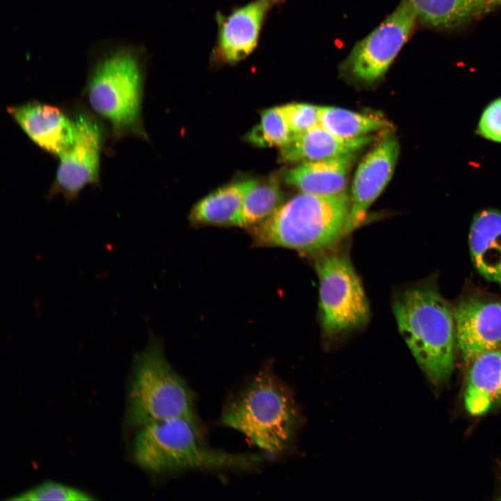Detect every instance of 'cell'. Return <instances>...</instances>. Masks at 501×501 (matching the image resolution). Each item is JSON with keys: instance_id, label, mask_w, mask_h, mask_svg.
<instances>
[{"instance_id": "10", "label": "cell", "mask_w": 501, "mask_h": 501, "mask_svg": "<svg viewBox=\"0 0 501 501\" xmlns=\"http://www.w3.org/2000/svg\"><path fill=\"white\" fill-rule=\"evenodd\" d=\"M399 154V144L385 135L366 154L358 166L351 188L346 234L360 226L367 212L390 180Z\"/></svg>"}, {"instance_id": "13", "label": "cell", "mask_w": 501, "mask_h": 501, "mask_svg": "<svg viewBox=\"0 0 501 501\" xmlns=\"http://www.w3.org/2000/svg\"><path fill=\"white\" fill-rule=\"evenodd\" d=\"M8 112L35 144L59 158L75 141L74 119L68 118L56 106L29 102L10 106Z\"/></svg>"}, {"instance_id": "12", "label": "cell", "mask_w": 501, "mask_h": 501, "mask_svg": "<svg viewBox=\"0 0 501 501\" xmlns=\"http://www.w3.org/2000/svg\"><path fill=\"white\" fill-rule=\"evenodd\" d=\"M453 315L456 344L466 363L501 346V300L468 298L457 304Z\"/></svg>"}, {"instance_id": "6", "label": "cell", "mask_w": 501, "mask_h": 501, "mask_svg": "<svg viewBox=\"0 0 501 501\" xmlns=\"http://www.w3.org/2000/svg\"><path fill=\"white\" fill-rule=\"evenodd\" d=\"M175 418L198 424L195 395L168 360L161 340L151 333L133 358L127 420L140 429Z\"/></svg>"}, {"instance_id": "14", "label": "cell", "mask_w": 501, "mask_h": 501, "mask_svg": "<svg viewBox=\"0 0 501 501\" xmlns=\"http://www.w3.org/2000/svg\"><path fill=\"white\" fill-rule=\"evenodd\" d=\"M422 25L442 33L461 31L501 11V0H410Z\"/></svg>"}, {"instance_id": "9", "label": "cell", "mask_w": 501, "mask_h": 501, "mask_svg": "<svg viewBox=\"0 0 501 501\" xmlns=\"http://www.w3.org/2000/svg\"><path fill=\"white\" fill-rule=\"evenodd\" d=\"M76 139L71 148L60 157L52 191L72 198L87 184L99 182L103 131L90 114L79 113L74 118Z\"/></svg>"}, {"instance_id": "15", "label": "cell", "mask_w": 501, "mask_h": 501, "mask_svg": "<svg viewBox=\"0 0 501 501\" xmlns=\"http://www.w3.org/2000/svg\"><path fill=\"white\" fill-rule=\"evenodd\" d=\"M374 134L357 138L339 137L320 125L299 134L280 148L284 162L303 163L356 153L376 139Z\"/></svg>"}, {"instance_id": "26", "label": "cell", "mask_w": 501, "mask_h": 501, "mask_svg": "<svg viewBox=\"0 0 501 501\" xmlns=\"http://www.w3.org/2000/svg\"><path fill=\"white\" fill-rule=\"evenodd\" d=\"M500 499H501V493H500Z\"/></svg>"}, {"instance_id": "1", "label": "cell", "mask_w": 501, "mask_h": 501, "mask_svg": "<svg viewBox=\"0 0 501 501\" xmlns=\"http://www.w3.org/2000/svg\"><path fill=\"white\" fill-rule=\"evenodd\" d=\"M392 310L398 329L429 381L444 384L454 367L456 344L453 312L438 288L418 284L395 296Z\"/></svg>"}, {"instance_id": "23", "label": "cell", "mask_w": 501, "mask_h": 501, "mask_svg": "<svg viewBox=\"0 0 501 501\" xmlns=\"http://www.w3.org/2000/svg\"><path fill=\"white\" fill-rule=\"evenodd\" d=\"M12 501H88L94 498L87 492L63 484L47 482L6 499Z\"/></svg>"}, {"instance_id": "3", "label": "cell", "mask_w": 501, "mask_h": 501, "mask_svg": "<svg viewBox=\"0 0 501 501\" xmlns=\"http://www.w3.org/2000/svg\"><path fill=\"white\" fill-rule=\"evenodd\" d=\"M350 198L301 193L248 230L253 246L283 247L299 252L325 250L346 234Z\"/></svg>"}, {"instance_id": "2", "label": "cell", "mask_w": 501, "mask_h": 501, "mask_svg": "<svg viewBox=\"0 0 501 501\" xmlns=\"http://www.w3.org/2000/svg\"><path fill=\"white\" fill-rule=\"evenodd\" d=\"M136 463L154 474L192 470H240L256 468L263 456L232 453L207 445L198 424L182 418L170 419L140 428L132 445Z\"/></svg>"}, {"instance_id": "11", "label": "cell", "mask_w": 501, "mask_h": 501, "mask_svg": "<svg viewBox=\"0 0 501 501\" xmlns=\"http://www.w3.org/2000/svg\"><path fill=\"white\" fill-rule=\"evenodd\" d=\"M280 1L253 0L228 15L218 13L212 61L221 65H234L248 56L257 45L268 13Z\"/></svg>"}, {"instance_id": "8", "label": "cell", "mask_w": 501, "mask_h": 501, "mask_svg": "<svg viewBox=\"0 0 501 501\" xmlns=\"http://www.w3.org/2000/svg\"><path fill=\"white\" fill-rule=\"evenodd\" d=\"M417 20L412 2L401 0L379 26L353 47L341 63V72L367 84L381 79L411 35Z\"/></svg>"}, {"instance_id": "24", "label": "cell", "mask_w": 501, "mask_h": 501, "mask_svg": "<svg viewBox=\"0 0 501 501\" xmlns=\"http://www.w3.org/2000/svg\"><path fill=\"white\" fill-rule=\"evenodd\" d=\"M282 107L293 135L305 132L319 125V106L290 103Z\"/></svg>"}, {"instance_id": "5", "label": "cell", "mask_w": 501, "mask_h": 501, "mask_svg": "<svg viewBox=\"0 0 501 501\" xmlns=\"http://www.w3.org/2000/svg\"><path fill=\"white\" fill-rule=\"evenodd\" d=\"M84 88L93 111L116 135L141 134L143 63L139 49L109 45L94 54Z\"/></svg>"}, {"instance_id": "21", "label": "cell", "mask_w": 501, "mask_h": 501, "mask_svg": "<svg viewBox=\"0 0 501 501\" xmlns=\"http://www.w3.org/2000/svg\"><path fill=\"white\" fill-rule=\"evenodd\" d=\"M283 203V192L274 177L250 180L244 196L240 226L249 230L268 218Z\"/></svg>"}, {"instance_id": "18", "label": "cell", "mask_w": 501, "mask_h": 501, "mask_svg": "<svg viewBox=\"0 0 501 501\" xmlns=\"http://www.w3.org/2000/svg\"><path fill=\"white\" fill-rule=\"evenodd\" d=\"M469 246L479 274L501 287V211L488 208L474 216Z\"/></svg>"}, {"instance_id": "7", "label": "cell", "mask_w": 501, "mask_h": 501, "mask_svg": "<svg viewBox=\"0 0 501 501\" xmlns=\"http://www.w3.org/2000/svg\"><path fill=\"white\" fill-rule=\"evenodd\" d=\"M323 331L336 336L361 328L368 321L369 307L361 281L345 254L331 253L316 266Z\"/></svg>"}, {"instance_id": "19", "label": "cell", "mask_w": 501, "mask_h": 501, "mask_svg": "<svg viewBox=\"0 0 501 501\" xmlns=\"http://www.w3.org/2000/svg\"><path fill=\"white\" fill-rule=\"evenodd\" d=\"M250 182L225 185L201 199L190 212V223L196 227H239L242 201Z\"/></svg>"}, {"instance_id": "4", "label": "cell", "mask_w": 501, "mask_h": 501, "mask_svg": "<svg viewBox=\"0 0 501 501\" xmlns=\"http://www.w3.org/2000/svg\"><path fill=\"white\" fill-rule=\"evenodd\" d=\"M221 420L262 451L275 454L289 446L299 413L289 391L273 373L262 369L227 401Z\"/></svg>"}, {"instance_id": "25", "label": "cell", "mask_w": 501, "mask_h": 501, "mask_svg": "<svg viewBox=\"0 0 501 501\" xmlns=\"http://www.w3.org/2000/svg\"><path fill=\"white\" fill-rule=\"evenodd\" d=\"M477 134L486 139L501 143V97L491 102L483 111Z\"/></svg>"}, {"instance_id": "17", "label": "cell", "mask_w": 501, "mask_h": 501, "mask_svg": "<svg viewBox=\"0 0 501 501\" xmlns=\"http://www.w3.org/2000/svg\"><path fill=\"white\" fill-rule=\"evenodd\" d=\"M355 153L299 164L284 173L285 182L301 193L332 196L344 192Z\"/></svg>"}, {"instance_id": "20", "label": "cell", "mask_w": 501, "mask_h": 501, "mask_svg": "<svg viewBox=\"0 0 501 501\" xmlns=\"http://www.w3.org/2000/svg\"><path fill=\"white\" fill-rule=\"evenodd\" d=\"M319 125L344 138H357L390 130L392 124L379 115L354 112L335 106H320Z\"/></svg>"}, {"instance_id": "22", "label": "cell", "mask_w": 501, "mask_h": 501, "mask_svg": "<svg viewBox=\"0 0 501 501\" xmlns=\"http://www.w3.org/2000/svg\"><path fill=\"white\" fill-rule=\"evenodd\" d=\"M293 136L282 106L264 111L260 123L246 136V140L259 146L282 148Z\"/></svg>"}, {"instance_id": "16", "label": "cell", "mask_w": 501, "mask_h": 501, "mask_svg": "<svg viewBox=\"0 0 501 501\" xmlns=\"http://www.w3.org/2000/svg\"><path fill=\"white\" fill-rule=\"evenodd\" d=\"M463 390L466 411L479 416L501 406V346L470 363Z\"/></svg>"}]
</instances>
